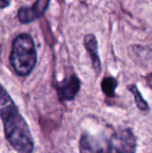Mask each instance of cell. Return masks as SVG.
Instances as JSON below:
<instances>
[{
	"instance_id": "obj_6",
	"label": "cell",
	"mask_w": 152,
	"mask_h": 153,
	"mask_svg": "<svg viewBox=\"0 0 152 153\" xmlns=\"http://www.w3.org/2000/svg\"><path fill=\"white\" fill-rule=\"evenodd\" d=\"M84 46L90 54V56L92 61L93 68L96 71L97 74H99L101 70V63L98 54V42L96 37L92 34L86 35L84 38Z\"/></svg>"
},
{
	"instance_id": "obj_7",
	"label": "cell",
	"mask_w": 152,
	"mask_h": 153,
	"mask_svg": "<svg viewBox=\"0 0 152 153\" xmlns=\"http://www.w3.org/2000/svg\"><path fill=\"white\" fill-rule=\"evenodd\" d=\"M128 90L130 91H132L133 94L134 95V100H135L137 107L142 111H148L150 109V107H149L148 103L146 102V100L142 98L138 88L135 85H130V86H128Z\"/></svg>"
},
{
	"instance_id": "obj_9",
	"label": "cell",
	"mask_w": 152,
	"mask_h": 153,
	"mask_svg": "<svg viewBox=\"0 0 152 153\" xmlns=\"http://www.w3.org/2000/svg\"><path fill=\"white\" fill-rule=\"evenodd\" d=\"M10 4V0H0V9H4Z\"/></svg>"
},
{
	"instance_id": "obj_3",
	"label": "cell",
	"mask_w": 152,
	"mask_h": 153,
	"mask_svg": "<svg viewBox=\"0 0 152 153\" xmlns=\"http://www.w3.org/2000/svg\"><path fill=\"white\" fill-rule=\"evenodd\" d=\"M136 149V140L133 133L125 129L116 133L109 141L108 152H134Z\"/></svg>"
},
{
	"instance_id": "obj_4",
	"label": "cell",
	"mask_w": 152,
	"mask_h": 153,
	"mask_svg": "<svg viewBox=\"0 0 152 153\" xmlns=\"http://www.w3.org/2000/svg\"><path fill=\"white\" fill-rule=\"evenodd\" d=\"M50 0H37L36 3L30 6H22L18 11V19L22 23L33 22L41 17L47 11Z\"/></svg>"
},
{
	"instance_id": "obj_2",
	"label": "cell",
	"mask_w": 152,
	"mask_h": 153,
	"mask_svg": "<svg viewBox=\"0 0 152 153\" xmlns=\"http://www.w3.org/2000/svg\"><path fill=\"white\" fill-rule=\"evenodd\" d=\"M10 63L13 71L20 76L29 75L37 63V51L30 34L18 35L13 41Z\"/></svg>"
},
{
	"instance_id": "obj_8",
	"label": "cell",
	"mask_w": 152,
	"mask_h": 153,
	"mask_svg": "<svg viewBox=\"0 0 152 153\" xmlns=\"http://www.w3.org/2000/svg\"><path fill=\"white\" fill-rule=\"evenodd\" d=\"M117 86V82L116 79L112 77H107L102 81L101 87L103 92L108 97H114L115 96V90Z\"/></svg>"
},
{
	"instance_id": "obj_5",
	"label": "cell",
	"mask_w": 152,
	"mask_h": 153,
	"mask_svg": "<svg viewBox=\"0 0 152 153\" xmlns=\"http://www.w3.org/2000/svg\"><path fill=\"white\" fill-rule=\"evenodd\" d=\"M80 87H81L80 80L75 75H72L59 84L58 86L59 96L61 99L65 100H71L79 92Z\"/></svg>"
},
{
	"instance_id": "obj_1",
	"label": "cell",
	"mask_w": 152,
	"mask_h": 153,
	"mask_svg": "<svg viewBox=\"0 0 152 153\" xmlns=\"http://www.w3.org/2000/svg\"><path fill=\"white\" fill-rule=\"evenodd\" d=\"M0 117L4 124L5 137L13 148L19 152H31L34 148V143L30 128L20 114L17 106L1 83Z\"/></svg>"
}]
</instances>
